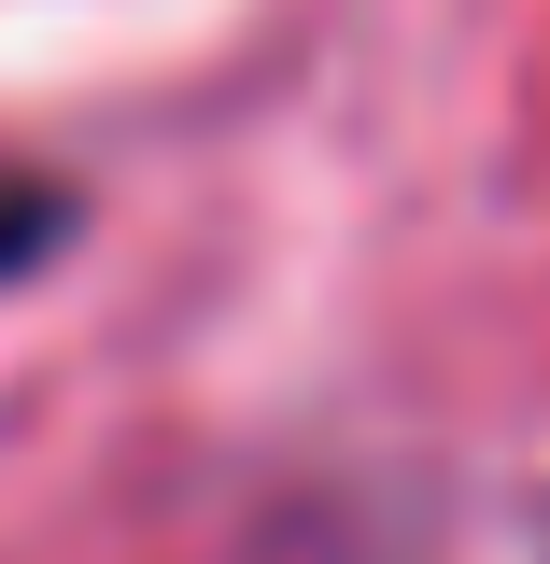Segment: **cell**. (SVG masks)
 <instances>
[{"label": "cell", "mask_w": 550, "mask_h": 564, "mask_svg": "<svg viewBox=\"0 0 550 564\" xmlns=\"http://www.w3.org/2000/svg\"><path fill=\"white\" fill-rule=\"evenodd\" d=\"M57 226H71L57 184H14V170H0V282H14V269H43V254H57Z\"/></svg>", "instance_id": "cell-1"}]
</instances>
